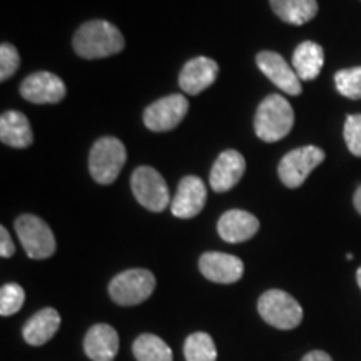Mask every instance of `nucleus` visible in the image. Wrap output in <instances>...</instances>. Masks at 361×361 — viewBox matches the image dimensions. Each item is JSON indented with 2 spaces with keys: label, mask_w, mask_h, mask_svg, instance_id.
Instances as JSON below:
<instances>
[{
  "label": "nucleus",
  "mask_w": 361,
  "mask_h": 361,
  "mask_svg": "<svg viewBox=\"0 0 361 361\" xmlns=\"http://www.w3.org/2000/svg\"><path fill=\"white\" fill-rule=\"evenodd\" d=\"M16 252V245H13L11 234H8L6 226L0 228V256L2 258H11Z\"/></svg>",
  "instance_id": "cd10ccee"
},
{
  "label": "nucleus",
  "mask_w": 361,
  "mask_h": 361,
  "mask_svg": "<svg viewBox=\"0 0 361 361\" xmlns=\"http://www.w3.org/2000/svg\"><path fill=\"white\" fill-rule=\"evenodd\" d=\"M61 328V314L54 308H44L35 313L22 328V336L32 346H42Z\"/></svg>",
  "instance_id": "a211bd4d"
},
{
  "label": "nucleus",
  "mask_w": 361,
  "mask_h": 361,
  "mask_svg": "<svg viewBox=\"0 0 361 361\" xmlns=\"http://www.w3.org/2000/svg\"><path fill=\"white\" fill-rule=\"evenodd\" d=\"M261 318L278 329H293L303 322V308L291 295L281 290H269L258 301Z\"/></svg>",
  "instance_id": "20e7f679"
},
{
  "label": "nucleus",
  "mask_w": 361,
  "mask_h": 361,
  "mask_svg": "<svg viewBox=\"0 0 361 361\" xmlns=\"http://www.w3.org/2000/svg\"><path fill=\"white\" fill-rule=\"evenodd\" d=\"M128 152L124 144L116 137H102L96 141L89 156V171L99 184L114 183L123 171Z\"/></svg>",
  "instance_id": "7ed1b4c3"
},
{
  "label": "nucleus",
  "mask_w": 361,
  "mask_h": 361,
  "mask_svg": "<svg viewBox=\"0 0 361 361\" xmlns=\"http://www.w3.org/2000/svg\"><path fill=\"white\" fill-rule=\"evenodd\" d=\"M271 7L283 22L303 25L318 13L316 0H271Z\"/></svg>",
  "instance_id": "412c9836"
},
{
  "label": "nucleus",
  "mask_w": 361,
  "mask_h": 361,
  "mask_svg": "<svg viewBox=\"0 0 361 361\" xmlns=\"http://www.w3.org/2000/svg\"><path fill=\"white\" fill-rule=\"evenodd\" d=\"M130 188L139 204L152 213H161L173 201L164 178L149 166H141L134 171L130 178Z\"/></svg>",
  "instance_id": "423d86ee"
},
{
  "label": "nucleus",
  "mask_w": 361,
  "mask_h": 361,
  "mask_svg": "<svg viewBox=\"0 0 361 361\" xmlns=\"http://www.w3.org/2000/svg\"><path fill=\"white\" fill-rule=\"evenodd\" d=\"M189 111L188 99L180 94H171L152 102L151 106L144 111V124L149 130L154 133H166L183 123Z\"/></svg>",
  "instance_id": "1a4fd4ad"
},
{
  "label": "nucleus",
  "mask_w": 361,
  "mask_h": 361,
  "mask_svg": "<svg viewBox=\"0 0 361 361\" xmlns=\"http://www.w3.org/2000/svg\"><path fill=\"white\" fill-rule=\"evenodd\" d=\"M133 353L137 361H173V351L168 343L151 333L135 338Z\"/></svg>",
  "instance_id": "4be33fe9"
},
{
  "label": "nucleus",
  "mask_w": 361,
  "mask_h": 361,
  "mask_svg": "<svg viewBox=\"0 0 361 361\" xmlns=\"http://www.w3.org/2000/svg\"><path fill=\"white\" fill-rule=\"evenodd\" d=\"M0 139L11 147H29L34 141V133L29 119L17 111L4 112L0 117Z\"/></svg>",
  "instance_id": "6ab92c4d"
},
{
  "label": "nucleus",
  "mask_w": 361,
  "mask_h": 361,
  "mask_svg": "<svg viewBox=\"0 0 361 361\" xmlns=\"http://www.w3.org/2000/svg\"><path fill=\"white\" fill-rule=\"evenodd\" d=\"M324 161L323 149L316 146L298 147L295 151L288 152L278 166L279 179L284 186L295 189L305 183L311 171L318 168Z\"/></svg>",
  "instance_id": "6e6552de"
},
{
  "label": "nucleus",
  "mask_w": 361,
  "mask_h": 361,
  "mask_svg": "<svg viewBox=\"0 0 361 361\" xmlns=\"http://www.w3.org/2000/svg\"><path fill=\"white\" fill-rule=\"evenodd\" d=\"M338 92L348 99H361V66L338 71L335 74Z\"/></svg>",
  "instance_id": "b1692460"
},
{
  "label": "nucleus",
  "mask_w": 361,
  "mask_h": 361,
  "mask_svg": "<svg viewBox=\"0 0 361 361\" xmlns=\"http://www.w3.org/2000/svg\"><path fill=\"white\" fill-rule=\"evenodd\" d=\"M84 351L92 361H112L119 351V335L109 324H94L85 333Z\"/></svg>",
  "instance_id": "dca6fc26"
},
{
  "label": "nucleus",
  "mask_w": 361,
  "mask_h": 361,
  "mask_svg": "<svg viewBox=\"0 0 361 361\" xmlns=\"http://www.w3.org/2000/svg\"><path fill=\"white\" fill-rule=\"evenodd\" d=\"M256 62H258L259 71L278 89L290 94V96H300L301 90H303L301 89V79L298 78L293 66L288 64L279 54L271 51L259 52L258 57H256Z\"/></svg>",
  "instance_id": "9d476101"
},
{
  "label": "nucleus",
  "mask_w": 361,
  "mask_h": 361,
  "mask_svg": "<svg viewBox=\"0 0 361 361\" xmlns=\"http://www.w3.org/2000/svg\"><path fill=\"white\" fill-rule=\"evenodd\" d=\"M246 169L245 157L234 149L221 152L211 169L209 184L216 192H226L233 189L241 180Z\"/></svg>",
  "instance_id": "2eb2a0df"
},
{
  "label": "nucleus",
  "mask_w": 361,
  "mask_h": 361,
  "mask_svg": "<svg viewBox=\"0 0 361 361\" xmlns=\"http://www.w3.org/2000/svg\"><path fill=\"white\" fill-rule=\"evenodd\" d=\"M345 141L351 154L361 157V114L348 116L345 123Z\"/></svg>",
  "instance_id": "bb28decb"
},
{
  "label": "nucleus",
  "mask_w": 361,
  "mask_h": 361,
  "mask_svg": "<svg viewBox=\"0 0 361 361\" xmlns=\"http://www.w3.org/2000/svg\"><path fill=\"white\" fill-rule=\"evenodd\" d=\"M206 186L202 179L197 176H186L179 183L173 201H171V211L176 218L191 219L202 211L206 204Z\"/></svg>",
  "instance_id": "9b49d317"
},
{
  "label": "nucleus",
  "mask_w": 361,
  "mask_h": 361,
  "mask_svg": "<svg viewBox=\"0 0 361 361\" xmlns=\"http://www.w3.org/2000/svg\"><path fill=\"white\" fill-rule=\"evenodd\" d=\"M16 231L29 258L45 259L56 252V238L52 229L37 216L22 214L16 221Z\"/></svg>",
  "instance_id": "0eeeda50"
},
{
  "label": "nucleus",
  "mask_w": 361,
  "mask_h": 361,
  "mask_svg": "<svg viewBox=\"0 0 361 361\" xmlns=\"http://www.w3.org/2000/svg\"><path fill=\"white\" fill-rule=\"evenodd\" d=\"M356 281H358V286L361 288V268L358 269V273H356Z\"/></svg>",
  "instance_id": "7c9ffc66"
},
{
  "label": "nucleus",
  "mask_w": 361,
  "mask_h": 361,
  "mask_svg": "<svg viewBox=\"0 0 361 361\" xmlns=\"http://www.w3.org/2000/svg\"><path fill=\"white\" fill-rule=\"evenodd\" d=\"M295 112L283 96L271 94L259 104L255 117L256 135L264 142H278L291 133Z\"/></svg>",
  "instance_id": "f03ea898"
},
{
  "label": "nucleus",
  "mask_w": 361,
  "mask_h": 361,
  "mask_svg": "<svg viewBox=\"0 0 361 361\" xmlns=\"http://www.w3.org/2000/svg\"><path fill=\"white\" fill-rule=\"evenodd\" d=\"M156 278L147 269H128L114 276L109 284L112 301L121 306H135L154 293Z\"/></svg>",
  "instance_id": "39448f33"
},
{
  "label": "nucleus",
  "mask_w": 361,
  "mask_h": 361,
  "mask_svg": "<svg viewBox=\"0 0 361 361\" xmlns=\"http://www.w3.org/2000/svg\"><path fill=\"white\" fill-rule=\"evenodd\" d=\"M324 64V52L322 45L311 40L300 44L293 54V69L301 80H313L319 75Z\"/></svg>",
  "instance_id": "aec40b11"
},
{
  "label": "nucleus",
  "mask_w": 361,
  "mask_h": 361,
  "mask_svg": "<svg viewBox=\"0 0 361 361\" xmlns=\"http://www.w3.org/2000/svg\"><path fill=\"white\" fill-rule=\"evenodd\" d=\"M259 221L255 214L241 209L226 211L218 221V233L226 243L247 241L258 233Z\"/></svg>",
  "instance_id": "f3484780"
},
{
  "label": "nucleus",
  "mask_w": 361,
  "mask_h": 361,
  "mask_svg": "<svg viewBox=\"0 0 361 361\" xmlns=\"http://www.w3.org/2000/svg\"><path fill=\"white\" fill-rule=\"evenodd\" d=\"M219 74L218 62L209 57H196L186 62L179 75V85L189 96H196L214 84Z\"/></svg>",
  "instance_id": "4468645a"
},
{
  "label": "nucleus",
  "mask_w": 361,
  "mask_h": 361,
  "mask_svg": "<svg viewBox=\"0 0 361 361\" xmlns=\"http://www.w3.org/2000/svg\"><path fill=\"white\" fill-rule=\"evenodd\" d=\"M25 301L24 288L17 283L4 284L0 290V314L12 316L22 308Z\"/></svg>",
  "instance_id": "393cba45"
},
{
  "label": "nucleus",
  "mask_w": 361,
  "mask_h": 361,
  "mask_svg": "<svg viewBox=\"0 0 361 361\" xmlns=\"http://www.w3.org/2000/svg\"><path fill=\"white\" fill-rule=\"evenodd\" d=\"M20 66V57L12 44L0 45V80L11 79Z\"/></svg>",
  "instance_id": "a878e982"
},
{
  "label": "nucleus",
  "mask_w": 361,
  "mask_h": 361,
  "mask_svg": "<svg viewBox=\"0 0 361 361\" xmlns=\"http://www.w3.org/2000/svg\"><path fill=\"white\" fill-rule=\"evenodd\" d=\"M200 271L209 281L231 284L241 279L245 264L238 256L226 252H204L200 258Z\"/></svg>",
  "instance_id": "ddd939ff"
},
{
  "label": "nucleus",
  "mask_w": 361,
  "mask_h": 361,
  "mask_svg": "<svg viewBox=\"0 0 361 361\" xmlns=\"http://www.w3.org/2000/svg\"><path fill=\"white\" fill-rule=\"evenodd\" d=\"M353 202H355V207H356V211H358V213L361 214V186L356 189V192H355V197H353Z\"/></svg>",
  "instance_id": "c756f323"
},
{
  "label": "nucleus",
  "mask_w": 361,
  "mask_h": 361,
  "mask_svg": "<svg viewBox=\"0 0 361 361\" xmlns=\"http://www.w3.org/2000/svg\"><path fill=\"white\" fill-rule=\"evenodd\" d=\"M184 356L186 361H216L218 351L216 345L207 333H192L184 341Z\"/></svg>",
  "instance_id": "5701e85b"
},
{
  "label": "nucleus",
  "mask_w": 361,
  "mask_h": 361,
  "mask_svg": "<svg viewBox=\"0 0 361 361\" xmlns=\"http://www.w3.org/2000/svg\"><path fill=\"white\" fill-rule=\"evenodd\" d=\"M74 51L84 59H102L119 54L124 49V37L116 25L107 20L85 22L74 35Z\"/></svg>",
  "instance_id": "f257e3e1"
},
{
  "label": "nucleus",
  "mask_w": 361,
  "mask_h": 361,
  "mask_svg": "<svg viewBox=\"0 0 361 361\" xmlns=\"http://www.w3.org/2000/svg\"><path fill=\"white\" fill-rule=\"evenodd\" d=\"M301 361H333L331 356L328 353H324L322 350H314V351H310L308 355L305 356Z\"/></svg>",
  "instance_id": "c85d7f7f"
},
{
  "label": "nucleus",
  "mask_w": 361,
  "mask_h": 361,
  "mask_svg": "<svg viewBox=\"0 0 361 361\" xmlns=\"http://www.w3.org/2000/svg\"><path fill=\"white\" fill-rule=\"evenodd\" d=\"M20 94L34 104H56L66 96V84L51 72H35L20 84Z\"/></svg>",
  "instance_id": "f8f14e48"
}]
</instances>
